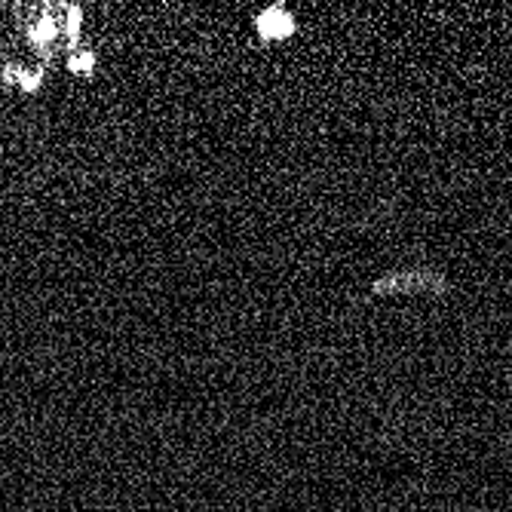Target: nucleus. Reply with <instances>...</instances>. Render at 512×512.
Segmentation results:
<instances>
[{
    "label": "nucleus",
    "mask_w": 512,
    "mask_h": 512,
    "mask_svg": "<svg viewBox=\"0 0 512 512\" xmlns=\"http://www.w3.org/2000/svg\"><path fill=\"white\" fill-rule=\"evenodd\" d=\"M445 276L427 273V270H405V273H387L381 276L371 292L375 295H402V292H442Z\"/></svg>",
    "instance_id": "obj_1"
},
{
    "label": "nucleus",
    "mask_w": 512,
    "mask_h": 512,
    "mask_svg": "<svg viewBox=\"0 0 512 512\" xmlns=\"http://www.w3.org/2000/svg\"><path fill=\"white\" fill-rule=\"evenodd\" d=\"M295 31H298V22H295L292 10L283 7V4L264 7V10L255 16V34H258L261 43H283V40H289Z\"/></svg>",
    "instance_id": "obj_2"
}]
</instances>
